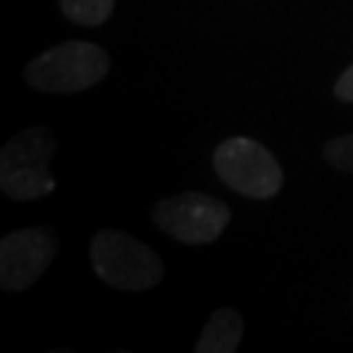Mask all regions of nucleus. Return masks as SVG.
Returning <instances> with one entry per match:
<instances>
[{
  "instance_id": "obj_1",
  "label": "nucleus",
  "mask_w": 353,
  "mask_h": 353,
  "mask_svg": "<svg viewBox=\"0 0 353 353\" xmlns=\"http://www.w3.org/2000/svg\"><path fill=\"white\" fill-rule=\"evenodd\" d=\"M110 71V55L94 42L71 39L39 52L26 65V84L45 94H74L100 84Z\"/></svg>"
},
{
  "instance_id": "obj_2",
  "label": "nucleus",
  "mask_w": 353,
  "mask_h": 353,
  "mask_svg": "<svg viewBox=\"0 0 353 353\" xmlns=\"http://www.w3.org/2000/svg\"><path fill=\"white\" fill-rule=\"evenodd\" d=\"M55 137L48 126H32L16 134L0 152V186L13 202H37L52 194L50 173Z\"/></svg>"
},
{
  "instance_id": "obj_10",
  "label": "nucleus",
  "mask_w": 353,
  "mask_h": 353,
  "mask_svg": "<svg viewBox=\"0 0 353 353\" xmlns=\"http://www.w3.org/2000/svg\"><path fill=\"white\" fill-rule=\"evenodd\" d=\"M335 97L343 102H353V65H348L335 84Z\"/></svg>"
},
{
  "instance_id": "obj_6",
  "label": "nucleus",
  "mask_w": 353,
  "mask_h": 353,
  "mask_svg": "<svg viewBox=\"0 0 353 353\" xmlns=\"http://www.w3.org/2000/svg\"><path fill=\"white\" fill-rule=\"evenodd\" d=\"M58 239L50 228H21L0 241V285L8 293L29 288L50 267Z\"/></svg>"
},
{
  "instance_id": "obj_5",
  "label": "nucleus",
  "mask_w": 353,
  "mask_h": 353,
  "mask_svg": "<svg viewBox=\"0 0 353 353\" xmlns=\"http://www.w3.org/2000/svg\"><path fill=\"white\" fill-rule=\"evenodd\" d=\"M154 223L181 243H212L230 223V207L223 199L202 191L165 196L154 204Z\"/></svg>"
},
{
  "instance_id": "obj_9",
  "label": "nucleus",
  "mask_w": 353,
  "mask_h": 353,
  "mask_svg": "<svg viewBox=\"0 0 353 353\" xmlns=\"http://www.w3.org/2000/svg\"><path fill=\"white\" fill-rule=\"evenodd\" d=\"M325 160L332 168L353 176V134H343V137L330 139L325 144Z\"/></svg>"
},
{
  "instance_id": "obj_4",
  "label": "nucleus",
  "mask_w": 353,
  "mask_h": 353,
  "mask_svg": "<svg viewBox=\"0 0 353 353\" xmlns=\"http://www.w3.org/2000/svg\"><path fill=\"white\" fill-rule=\"evenodd\" d=\"M223 183L252 199H272L283 189V168L275 154L249 137L225 139L212 154Z\"/></svg>"
},
{
  "instance_id": "obj_7",
  "label": "nucleus",
  "mask_w": 353,
  "mask_h": 353,
  "mask_svg": "<svg viewBox=\"0 0 353 353\" xmlns=\"http://www.w3.org/2000/svg\"><path fill=\"white\" fill-rule=\"evenodd\" d=\"M241 338H243V316L230 306L217 309L204 325L196 343V353H233L241 345Z\"/></svg>"
},
{
  "instance_id": "obj_3",
  "label": "nucleus",
  "mask_w": 353,
  "mask_h": 353,
  "mask_svg": "<svg viewBox=\"0 0 353 353\" xmlns=\"http://www.w3.org/2000/svg\"><path fill=\"white\" fill-rule=\"evenodd\" d=\"M92 270L94 275L118 290L141 293L157 285L165 275L163 259L144 241L123 230L105 228L92 239Z\"/></svg>"
},
{
  "instance_id": "obj_8",
  "label": "nucleus",
  "mask_w": 353,
  "mask_h": 353,
  "mask_svg": "<svg viewBox=\"0 0 353 353\" xmlns=\"http://www.w3.org/2000/svg\"><path fill=\"white\" fill-rule=\"evenodd\" d=\"M115 0H61L63 13L81 26H100L110 19Z\"/></svg>"
}]
</instances>
